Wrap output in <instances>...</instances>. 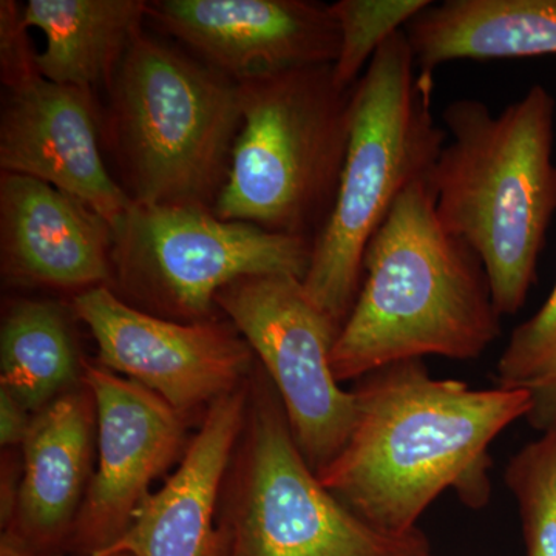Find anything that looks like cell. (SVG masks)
<instances>
[{"mask_svg":"<svg viewBox=\"0 0 556 556\" xmlns=\"http://www.w3.org/2000/svg\"><path fill=\"white\" fill-rule=\"evenodd\" d=\"M431 97L433 75L417 68L404 30L380 47L353 87L338 195L302 280L311 302L340 328L356 302L369 240L399 197L427 179L447 142Z\"/></svg>","mask_w":556,"mask_h":556,"instance_id":"4","label":"cell"},{"mask_svg":"<svg viewBox=\"0 0 556 556\" xmlns=\"http://www.w3.org/2000/svg\"><path fill=\"white\" fill-rule=\"evenodd\" d=\"M357 417L318 481L368 525L415 532L417 519L445 490L471 507L490 497L489 448L532 409L525 387L473 390L431 378L422 358L362 378Z\"/></svg>","mask_w":556,"mask_h":556,"instance_id":"1","label":"cell"},{"mask_svg":"<svg viewBox=\"0 0 556 556\" xmlns=\"http://www.w3.org/2000/svg\"><path fill=\"white\" fill-rule=\"evenodd\" d=\"M83 362L56 303L21 300L11 306L0 332V383L30 415L76 388Z\"/></svg>","mask_w":556,"mask_h":556,"instance_id":"19","label":"cell"},{"mask_svg":"<svg viewBox=\"0 0 556 556\" xmlns=\"http://www.w3.org/2000/svg\"><path fill=\"white\" fill-rule=\"evenodd\" d=\"M426 556H431L430 554L426 555Z\"/></svg>","mask_w":556,"mask_h":556,"instance_id":"28","label":"cell"},{"mask_svg":"<svg viewBox=\"0 0 556 556\" xmlns=\"http://www.w3.org/2000/svg\"><path fill=\"white\" fill-rule=\"evenodd\" d=\"M219 519V556H426L419 530L376 529L318 481L265 369L249 379L247 422Z\"/></svg>","mask_w":556,"mask_h":556,"instance_id":"7","label":"cell"},{"mask_svg":"<svg viewBox=\"0 0 556 556\" xmlns=\"http://www.w3.org/2000/svg\"><path fill=\"white\" fill-rule=\"evenodd\" d=\"M247 340L276 388L300 452L314 471L346 444L357 396L340 387L331 354L340 327L291 276H252L223 288L215 299Z\"/></svg>","mask_w":556,"mask_h":556,"instance_id":"9","label":"cell"},{"mask_svg":"<svg viewBox=\"0 0 556 556\" xmlns=\"http://www.w3.org/2000/svg\"><path fill=\"white\" fill-rule=\"evenodd\" d=\"M430 3L428 0H339L329 5L340 33L339 56L332 65L336 84L342 89H353L380 47L404 30Z\"/></svg>","mask_w":556,"mask_h":556,"instance_id":"21","label":"cell"},{"mask_svg":"<svg viewBox=\"0 0 556 556\" xmlns=\"http://www.w3.org/2000/svg\"><path fill=\"white\" fill-rule=\"evenodd\" d=\"M481 260L439 222L419 179L394 203L365 249L356 302L340 328L336 379H362L397 362L477 358L501 332Z\"/></svg>","mask_w":556,"mask_h":556,"instance_id":"2","label":"cell"},{"mask_svg":"<svg viewBox=\"0 0 556 556\" xmlns=\"http://www.w3.org/2000/svg\"><path fill=\"white\" fill-rule=\"evenodd\" d=\"M555 112L541 84L501 113L470 98L442 112L452 139L427 182L439 222L484 265L501 316L525 306L556 214Z\"/></svg>","mask_w":556,"mask_h":556,"instance_id":"3","label":"cell"},{"mask_svg":"<svg viewBox=\"0 0 556 556\" xmlns=\"http://www.w3.org/2000/svg\"><path fill=\"white\" fill-rule=\"evenodd\" d=\"M313 241L212 208L134 203L113 230V276L149 309L170 320L206 321L223 288L252 276L308 273Z\"/></svg>","mask_w":556,"mask_h":556,"instance_id":"8","label":"cell"},{"mask_svg":"<svg viewBox=\"0 0 556 556\" xmlns=\"http://www.w3.org/2000/svg\"><path fill=\"white\" fill-rule=\"evenodd\" d=\"M98 556H131L129 554H108V555H98Z\"/></svg>","mask_w":556,"mask_h":556,"instance_id":"27","label":"cell"},{"mask_svg":"<svg viewBox=\"0 0 556 556\" xmlns=\"http://www.w3.org/2000/svg\"><path fill=\"white\" fill-rule=\"evenodd\" d=\"M149 17L237 83L339 56L331 7L308 0H159Z\"/></svg>","mask_w":556,"mask_h":556,"instance_id":"12","label":"cell"},{"mask_svg":"<svg viewBox=\"0 0 556 556\" xmlns=\"http://www.w3.org/2000/svg\"><path fill=\"white\" fill-rule=\"evenodd\" d=\"M241 126L214 214L316 241L345 163L351 93L332 65L239 80Z\"/></svg>","mask_w":556,"mask_h":556,"instance_id":"6","label":"cell"},{"mask_svg":"<svg viewBox=\"0 0 556 556\" xmlns=\"http://www.w3.org/2000/svg\"><path fill=\"white\" fill-rule=\"evenodd\" d=\"M94 427L97 408L84 383L33 415L7 530L43 551L75 529L91 478Z\"/></svg>","mask_w":556,"mask_h":556,"instance_id":"16","label":"cell"},{"mask_svg":"<svg viewBox=\"0 0 556 556\" xmlns=\"http://www.w3.org/2000/svg\"><path fill=\"white\" fill-rule=\"evenodd\" d=\"M80 382L97 408L98 467L73 532L93 556L119 540L153 479L177 460L185 426L159 394L100 364L84 361Z\"/></svg>","mask_w":556,"mask_h":556,"instance_id":"11","label":"cell"},{"mask_svg":"<svg viewBox=\"0 0 556 556\" xmlns=\"http://www.w3.org/2000/svg\"><path fill=\"white\" fill-rule=\"evenodd\" d=\"M30 413L9 391L0 390V444L2 447L22 445L31 424Z\"/></svg>","mask_w":556,"mask_h":556,"instance_id":"24","label":"cell"},{"mask_svg":"<svg viewBox=\"0 0 556 556\" xmlns=\"http://www.w3.org/2000/svg\"><path fill=\"white\" fill-rule=\"evenodd\" d=\"M0 556H49L43 554L40 548L31 546L27 541L22 540L16 533L3 532L0 541Z\"/></svg>","mask_w":556,"mask_h":556,"instance_id":"26","label":"cell"},{"mask_svg":"<svg viewBox=\"0 0 556 556\" xmlns=\"http://www.w3.org/2000/svg\"><path fill=\"white\" fill-rule=\"evenodd\" d=\"M532 394V409L526 419L536 430L544 431L556 422V375L525 387Z\"/></svg>","mask_w":556,"mask_h":556,"instance_id":"25","label":"cell"},{"mask_svg":"<svg viewBox=\"0 0 556 556\" xmlns=\"http://www.w3.org/2000/svg\"><path fill=\"white\" fill-rule=\"evenodd\" d=\"M249 402V379L215 401L159 492H150L126 532L93 555L219 556L217 508L239 445Z\"/></svg>","mask_w":556,"mask_h":556,"instance_id":"14","label":"cell"},{"mask_svg":"<svg viewBox=\"0 0 556 556\" xmlns=\"http://www.w3.org/2000/svg\"><path fill=\"white\" fill-rule=\"evenodd\" d=\"M98 137L90 89L38 78L9 91L0 119V167L76 197L115 230L134 201L109 174Z\"/></svg>","mask_w":556,"mask_h":556,"instance_id":"13","label":"cell"},{"mask_svg":"<svg viewBox=\"0 0 556 556\" xmlns=\"http://www.w3.org/2000/svg\"><path fill=\"white\" fill-rule=\"evenodd\" d=\"M556 375V285L535 316L511 332L496 365L500 387H529Z\"/></svg>","mask_w":556,"mask_h":556,"instance_id":"22","label":"cell"},{"mask_svg":"<svg viewBox=\"0 0 556 556\" xmlns=\"http://www.w3.org/2000/svg\"><path fill=\"white\" fill-rule=\"evenodd\" d=\"M506 484L521 514L527 556H556V422L511 457Z\"/></svg>","mask_w":556,"mask_h":556,"instance_id":"20","label":"cell"},{"mask_svg":"<svg viewBox=\"0 0 556 556\" xmlns=\"http://www.w3.org/2000/svg\"><path fill=\"white\" fill-rule=\"evenodd\" d=\"M24 9L16 2H0V73L9 91L21 89L38 78V54L33 51Z\"/></svg>","mask_w":556,"mask_h":556,"instance_id":"23","label":"cell"},{"mask_svg":"<svg viewBox=\"0 0 556 556\" xmlns=\"http://www.w3.org/2000/svg\"><path fill=\"white\" fill-rule=\"evenodd\" d=\"M22 9L25 25L46 36L40 76L90 90L109 86L149 17L142 0H30Z\"/></svg>","mask_w":556,"mask_h":556,"instance_id":"18","label":"cell"},{"mask_svg":"<svg viewBox=\"0 0 556 556\" xmlns=\"http://www.w3.org/2000/svg\"><path fill=\"white\" fill-rule=\"evenodd\" d=\"M0 240L3 269L17 281L87 291L113 278L112 226L40 179L2 172Z\"/></svg>","mask_w":556,"mask_h":556,"instance_id":"15","label":"cell"},{"mask_svg":"<svg viewBox=\"0 0 556 556\" xmlns=\"http://www.w3.org/2000/svg\"><path fill=\"white\" fill-rule=\"evenodd\" d=\"M404 31L428 75L452 61L556 56V0L431 2Z\"/></svg>","mask_w":556,"mask_h":556,"instance_id":"17","label":"cell"},{"mask_svg":"<svg viewBox=\"0 0 556 556\" xmlns=\"http://www.w3.org/2000/svg\"><path fill=\"white\" fill-rule=\"evenodd\" d=\"M76 316L98 343V364L148 388L185 417L247 382L254 351L214 320L178 321L135 308L109 287L80 291Z\"/></svg>","mask_w":556,"mask_h":556,"instance_id":"10","label":"cell"},{"mask_svg":"<svg viewBox=\"0 0 556 556\" xmlns=\"http://www.w3.org/2000/svg\"><path fill=\"white\" fill-rule=\"evenodd\" d=\"M109 130L137 204H215L241 126L239 84L144 31L109 83Z\"/></svg>","mask_w":556,"mask_h":556,"instance_id":"5","label":"cell"}]
</instances>
